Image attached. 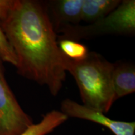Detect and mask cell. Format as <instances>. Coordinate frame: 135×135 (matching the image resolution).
I'll return each mask as SVG.
<instances>
[{
	"label": "cell",
	"mask_w": 135,
	"mask_h": 135,
	"mask_svg": "<svg viewBox=\"0 0 135 135\" xmlns=\"http://www.w3.org/2000/svg\"><path fill=\"white\" fill-rule=\"evenodd\" d=\"M0 27L16 55L18 74L58 95L69 58L59 48L44 1L8 0L0 13Z\"/></svg>",
	"instance_id": "1"
},
{
	"label": "cell",
	"mask_w": 135,
	"mask_h": 135,
	"mask_svg": "<svg viewBox=\"0 0 135 135\" xmlns=\"http://www.w3.org/2000/svg\"><path fill=\"white\" fill-rule=\"evenodd\" d=\"M114 64L100 54L89 52L80 61L68 59L66 71L73 76L84 106L105 114L115 102L112 83Z\"/></svg>",
	"instance_id": "2"
},
{
	"label": "cell",
	"mask_w": 135,
	"mask_h": 135,
	"mask_svg": "<svg viewBox=\"0 0 135 135\" xmlns=\"http://www.w3.org/2000/svg\"><path fill=\"white\" fill-rule=\"evenodd\" d=\"M134 33L135 1L123 0L105 18L88 25L66 27L57 34V38L78 41L101 35H133Z\"/></svg>",
	"instance_id": "3"
},
{
	"label": "cell",
	"mask_w": 135,
	"mask_h": 135,
	"mask_svg": "<svg viewBox=\"0 0 135 135\" xmlns=\"http://www.w3.org/2000/svg\"><path fill=\"white\" fill-rule=\"evenodd\" d=\"M3 63L0 59V135H20L33 121L22 109L8 84Z\"/></svg>",
	"instance_id": "4"
},
{
	"label": "cell",
	"mask_w": 135,
	"mask_h": 135,
	"mask_svg": "<svg viewBox=\"0 0 135 135\" xmlns=\"http://www.w3.org/2000/svg\"><path fill=\"white\" fill-rule=\"evenodd\" d=\"M61 111L68 118L85 119L105 126L115 135H134L135 123L113 120L99 111L86 107L70 99L61 102Z\"/></svg>",
	"instance_id": "5"
},
{
	"label": "cell",
	"mask_w": 135,
	"mask_h": 135,
	"mask_svg": "<svg viewBox=\"0 0 135 135\" xmlns=\"http://www.w3.org/2000/svg\"><path fill=\"white\" fill-rule=\"evenodd\" d=\"M56 35L63 28L80 25L84 0L43 1Z\"/></svg>",
	"instance_id": "6"
},
{
	"label": "cell",
	"mask_w": 135,
	"mask_h": 135,
	"mask_svg": "<svg viewBox=\"0 0 135 135\" xmlns=\"http://www.w3.org/2000/svg\"><path fill=\"white\" fill-rule=\"evenodd\" d=\"M112 83L114 100L135 91V66L134 64L118 61L114 63Z\"/></svg>",
	"instance_id": "7"
},
{
	"label": "cell",
	"mask_w": 135,
	"mask_h": 135,
	"mask_svg": "<svg viewBox=\"0 0 135 135\" xmlns=\"http://www.w3.org/2000/svg\"><path fill=\"white\" fill-rule=\"evenodd\" d=\"M120 0H84L81 21L91 24L107 16L120 4Z\"/></svg>",
	"instance_id": "8"
},
{
	"label": "cell",
	"mask_w": 135,
	"mask_h": 135,
	"mask_svg": "<svg viewBox=\"0 0 135 135\" xmlns=\"http://www.w3.org/2000/svg\"><path fill=\"white\" fill-rule=\"evenodd\" d=\"M68 118L61 111L53 110L47 113L38 124H33L20 135H46L65 122Z\"/></svg>",
	"instance_id": "9"
},
{
	"label": "cell",
	"mask_w": 135,
	"mask_h": 135,
	"mask_svg": "<svg viewBox=\"0 0 135 135\" xmlns=\"http://www.w3.org/2000/svg\"><path fill=\"white\" fill-rule=\"evenodd\" d=\"M58 44L61 51L70 60H82L89 53L88 48L86 45L75 40L70 39H58Z\"/></svg>",
	"instance_id": "10"
},
{
	"label": "cell",
	"mask_w": 135,
	"mask_h": 135,
	"mask_svg": "<svg viewBox=\"0 0 135 135\" xmlns=\"http://www.w3.org/2000/svg\"><path fill=\"white\" fill-rule=\"evenodd\" d=\"M0 59L16 66L17 58L14 50L8 41L7 38L0 27Z\"/></svg>",
	"instance_id": "11"
}]
</instances>
